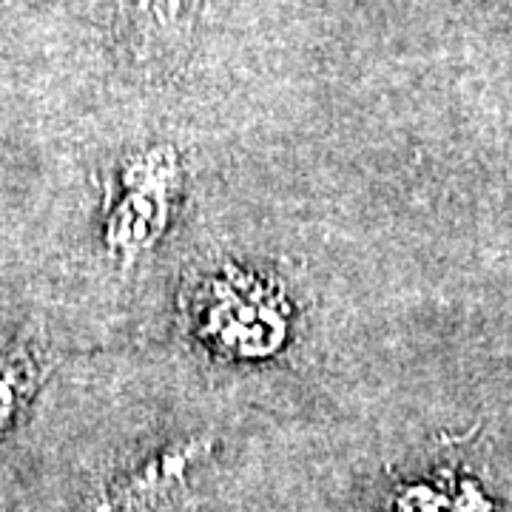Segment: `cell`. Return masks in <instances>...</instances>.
Wrapping results in <instances>:
<instances>
[{"label":"cell","mask_w":512,"mask_h":512,"mask_svg":"<svg viewBox=\"0 0 512 512\" xmlns=\"http://www.w3.org/2000/svg\"><path fill=\"white\" fill-rule=\"evenodd\" d=\"M197 444H188L183 450H168L165 456L154 458L151 464H146L143 470H137L134 476H128V481H123L117 490H114V498L111 504L120 507L123 512L140 510V507H148L151 498H160L168 490H174L185 476V467L191 464V458L197 456Z\"/></svg>","instance_id":"277c9868"},{"label":"cell","mask_w":512,"mask_h":512,"mask_svg":"<svg viewBox=\"0 0 512 512\" xmlns=\"http://www.w3.org/2000/svg\"><path fill=\"white\" fill-rule=\"evenodd\" d=\"M200 0H123V32L143 60L168 63L183 52L197 23Z\"/></svg>","instance_id":"3957f363"},{"label":"cell","mask_w":512,"mask_h":512,"mask_svg":"<svg viewBox=\"0 0 512 512\" xmlns=\"http://www.w3.org/2000/svg\"><path fill=\"white\" fill-rule=\"evenodd\" d=\"M37 387V359L26 348L0 356V436L29 402Z\"/></svg>","instance_id":"5b68a950"},{"label":"cell","mask_w":512,"mask_h":512,"mask_svg":"<svg viewBox=\"0 0 512 512\" xmlns=\"http://www.w3.org/2000/svg\"><path fill=\"white\" fill-rule=\"evenodd\" d=\"M194 336L225 359H268L288 339V302L271 282L225 268L188 299Z\"/></svg>","instance_id":"6da1fadb"},{"label":"cell","mask_w":512,"mask_h":512,"mask_svg":"<svg viewBox=\"0 0 512 512\" xmlns=\"http://www.w3.org/2000/svg\"><path fill=\"white\" fill-rule=\"evenodd\" d=\"M177 188L174 151H154L123 171V197L106 220V245L123 262L148 251L168 225Z\"/></svg>","instance_id":"7a4b0ae2"}]
</instances>
